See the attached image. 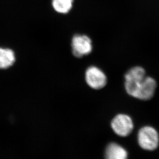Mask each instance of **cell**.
<instances>
[{
    "label": "cell",
    "mask_w": 159,
    "mask_h": 159,
    "mask_svg": "<svg viewBox=\"0 0 159 159\" xmlns=\"http://www.w3.org/2000/svg\"><path fill=\"white\" fill-rule=\"evenodd\" d=\"M125 89L130 96L141 100H149L155 95L157 83L152 77L146 75L141 66L131 68L125 75Z\"/></svg>",
    "instance_id": "cell-1"
},
{
    "label": "cell",
    "mask_w": 159,
    "mask_h": 159,
    "mask_svg": "<svg viewBox=\"0 0 159 159\" xmlns=\"http://www.w3.org/2000/svg\"><path fill=\"white\" fill-rule=\"evenodd\" d=\"M138 143L144 150L153 151L159 144V135L153 127L146 125L140 129L138 135Z\"/></svg>",
    "instance_id": "cell-2"
},
{
    "label": "cell",
    "mask_w": 159,
    "mask_h": 159,
    "mask_svg": "<svg viewBox=\"0 0 159 159\" xmlns=\"http://www.w3.org/2000/svg\"><path fill=\"white\" fill-rule=\"evenodd\" d=\"M85 80L87 85L95 90L104 88L107 79L104 71L96 66H89L85 72Z\"/></svg>",
    "instance_id": "cell-3"
},
{
    "label": "cell",
    "mask_w": 159,
    "mask_h": 159,
    "mask_svg": "<svg viewBox=\"0 0 159 159\" xmlns=\"http://www.w3.org/2000/svg\"><path fill=\"white\" fill-rule=\"evenodd\" d=\"M73 55L77 58L88 55L93 51V42L90 37L84 34H75L71 39Z\"/></svg>",
    "instance_id": "cell-4"
},
{
    "label": "cell",
    "mask_w": 159,
    "mask_h": 159,
    "mask_svg": "<svg viewBox=\"0 0 159 159\" xmlns=\"http://www.w3.org/2000/svg\"><path fill=\"white\" fill-rule=\"evenodd\" d=\"M111 127L116 134L125 137L131 133L134 125L132 119L129 115L119 114L112 120Z\"/></svg>",
    "instance_id": "cell-5"
},
{
    "label": "cell",
    "mask_w": 159,
    "mask_h": 159,
    "mask_svg": "<svg viewBox=\"0 0 159 159\" xmlns=\"http://www.w3.org/2000/svg\"><path fill=\"white\" fill-rule=\"evenodd\" d=\"M105 157L106 159H128V152L121 146L112 143L106 148Z\"/></svg>",
    "instance_id": "cell-6"
},
{
    "label": "cell",
    "mask_w": 159,
    "mask_h": 159,
    "mask_svg": "<svg viewBox=\"0 0 159 159\" xmlns=\"http://www.w3.org/2000/svg\"><path fill=\"white\" fill-rule=\"evenodd\" d=\"M15 61V56L11 50L0 48V69H6L11 67Z\"/></svg>",
    "instance_id": "cell-7"
},
{
    "label": "cell",
    "mask_w": 159,
    "mask_h": 159,
    "mask_svg": "<svg viewBox=\"0 0 159 159\" xmlns=\"http://www.w3.org/2000/svg\"><path fill=\"white\" fill-rule=\"evenodd\" d=\"M74 0H52L53 9L60 14H67L72 7Z\"/></svg>",
    "instance_id": "cell-8"
}]
</instances>
